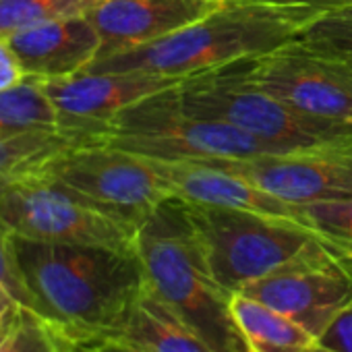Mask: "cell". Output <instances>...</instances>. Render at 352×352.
Listing matches in <instances>:
<instances>
[{
    "label": "cell",
    "mask_w": 352,
    "mask_h": 352,
    "mask_svg": "<svg viewBox=\"0 0 352 352\" xmlns=\"http://www.w3.org/2000/svg\"><path fill=\"white\" fill-rule=\"evenodd\" d=\"M13 239L21 276L46 317L71 344L114 338L145 290L135 251Z\"/></svg>",
    "instance_id": "6da1fadb"
},
{
    "label": "cell",
    "mask_w": 352,
    "mask_h": 352,
    "mask_svg": "<svg viewBox=\"0 0 352 352\" xmlns=\"http://www.w3.org/2000/svg\"><path fill=\"white\" fill-rule=\"evenodd\" d=\"M319 9L274 0H222L199 21L145 46L91 63L87 71H141L187 79L239 60L263 56L300 34Z\"/></svg>",
    "instance_id": "7a4b0ae2"
},
{
    "label": "cell",
    "mask_w": 352,
    "mask_h": 352,
    "mask_svg": "<svg viewBox=\"0 0 352 352\" xmlns=\"http://www.w3.org/2000/svg\"><path fill=\"white\" fill-rule=\"evenodd\" d=\"M145 286L216 352H249L232 315V296L212 274L185 201L168 197L135 232Z\"/></svg>",
    "instance_id": "3957f363"
},
{
    "label": "cell",
    "mask_w": 352,
    "mask_h": 352,
    "mask_svg": "<svg viewBox=\"0 0 352 352\" xmlns=\"http://www.w3.org/2000/svg\"><path fill=\"white\" fill-rule=\"evenodd\" d=\"M251 60H239L176 83L174 89L183 108L228 122L272 151H294L352 139V124L313 118L278 100L255 79Z\"/></svg>",
    "instance_id": "277c9868"
},
{
    "label": "cell",
    "mask_w": 352,
    "mask_h": 352,
    "mask_svg": "<svg viewBox=\"0 0 352 352\" xmlns=\"http://www.w3.org/2000/svg\"><path fill=\"white\" fill-rule=\"evenodd\" d=\"M185 208L212 274L230 294L329 247L311 228L290 218L187 201Z\"/></svg>",
    "instance_id": "5b68a950"
},
{
    "label": "cell",
    "mask_w": 352,
    "mask_h": 352,
    "mask_svg": "<svg viewBox=\"0 0 352 352\" xmlns=\"http://www.w3.org/2000/svg\"><path fill=\"white\" fill-rule=\"evenodd\" d=\"M174 87L120 110L108 122L102 143L155 162L249 160L276 153L228 122L189 112Z\"/></svg>",
    "instance_id": "8992f818"
},
{
    "label": "cell",
    "mask_w": 352,
    "mask_h": 352,
    "mask_svg": "<svg viewBox=\"0 0 352 352\" xmlns=\"http://www.w3.org/2000/svg\"><path fill=\"white\" fill-rule=\"evenodd\" d=\"M106 216L137 230L172 193L147 157L108 143H75L38 170Z\"/></svg>",
    "instance_id": "52a82bcc"
},
{
    "label": "cell",
    "mask_w": 352,
    "mask_h": 352,
    "mask_svg": "<svg viewBox=\"0 0 352 352\" xmlns=\"http://www.w3.org/2000/svg\"><path fill=\"white\" fill-rule=\"evenodd\" d=\"M0 222L32 241L135 251L137 230L38 172L0 185Z\"/></svg>",
    "instance_id": "ba28073f"
},
{
    "label": "cell",
    "mask_w": 352,
    "mask_h": 352,
    "mask_svg": "<svg viewBox=\"0 0 352 352\" xmlns=\"http://www.w3.org/2000/svg\"><path fill=\"white\" fill-rule=\"evenodd\" d=\"M255 79L292 110L352 124V69L292 40L251 60Z\"/></svg>",
    "instance_id": "9c48e42d"
},
{
    "label": "cell",
    "mask_w": 352,
    "mask_h": 352,
    "mask_svg": "<svg viewBox=\"0 0 352 352\" xmlns=\"http://www.w3.org/2000/svg\"><path fill=\"white\" fill-rule=\"evenodd\" d=\"M241 294L276 309L319 338L352 300V265L325 247L251 282Z\"/></svg>",
    "instance_id": "30bf717a"
},
{
    "label": "cell",
    "mask_w": 352,
    "mask_h": 352,
    "mask_svg": "<svg viewBox=\"0 0 352 352\" xmlns=\"http://www.w3.org/2000/svg\"><path fill=\"white\" fill-rule=\"evenodd\" d=\"M220 162L292 206L352 199V139Z\"/></svg>",
    "instance_id": "8fae6325"
},
{
    "label": "cell",
    "mask_w": 352,
    "mask_h": 352,
    "mask_svg": "<svg viewBox=\"0 0 352 352\" xmlns=\"http://www.w3.org/2000/svg\"><path fill=\"white\" fill-rule=\"evenodd\" d=\"M179 81L141 71H81L71 77L40 79V85L71 133L87 143H102L108 122L120 110Z\"/></svg>",
    "instance_id": "7c38bea8"
},
{
    "label": "cell",
    "mask_w": 352,
    "mask_h": 352,
    "mask_svg": "<svg viewBox=\"0 0 352 352\" xmlns=\"http://www.w3.org/2000/svg\"><path fill=\"white\" fill-rule=\"evenodd\" d=\"M220 5L222 0H102L87 13L102 42L98 58L162 40Z\"/></svg>",
    "instance_id": "4fadbf2b"
},
{
    "label": "cell",
    "mask_w": 352,
    "mask_h": 352,
    "mask_svg": "<svg viewBox=\"0 0 352 352\" xmlns=\"http://www.w3.org/2000/svg\"><path fill=\"white\" fill-rule=\"evenodd\" d=\"M149 162L162 176L172 197H179L187 204L259 212L267 216L290 218L305 224L300 206H292L274 197L272 193L257 187L253 181L224 166L220 160Z\"/></svg>",
    "instance_id": "5bb4252c"
},
{
    "label": "cell",
    "mask_w": 352,
    "mask_h": 352,
    "mask_svg": "<svg viewBox=\"0 0 352 352\" xmlns=\"http://www.w3.org/2000/svg\"><path fill=\"white\" fill-rule=\"evenodd\" d=\"M28 77L58 79L87 71L100 54V36L87 15L48 21L5 40Z\"/></svg>",
    "instance_id": "9a60e30c"
},
{
    "label": "cell",
    "mask_w": 352,
    "mask_h": 352,
    "mask_svg": "<svg viewBox=\"0 0 352 352\" xmlns=\"http://www.w3.org/2000/svg\"><path fill=\"white\" fill-rule=\"evenodd\" d=\"M114 338L139 352H216L147 286Z\"/></svg>",
    "instance_id": "2e32d148"
},
{
    "label": "cell",
    "mask_w": 352,
    "mask_h": 352,
    "mask_svg": "<svg viewBox=\"0 0 352 352\" xmlns=\"http://www.w3.org/2000/svg\"><path fill=\"white\" fill-rule=\"evenodd\" d=\"M232 315L249 352H309L317 338L276 309L236 292Z\"/></svg>",
    "instance_id": "e0dca14e"
},
{
    "label": "cell",
    "mask_w": 352,
    "mask_h": 352,
    "mask_svg": "<svg viewBox=\"0 0 352 352\" xmlns=\"http://www.w3.org/2000/svg\"><path fill=\"white\" fill-rule=\"evenodd\" d=\"M25 133H71L36 77L0 91V135Z\"/></svg>",
    "instance_id": "ac0fdd59"
},
{
    "label": "cell",
    "mask_w": 352,
    "mask_h": 352,
    "mask_svg": "<svg viewBox=\"0 0 352 352\" xmlns=\"http://www.w3.org/2000/svg\"><path fill=\"white\" fill-rule=\"evenodd\" d=\"M75 143L85 141L71 133L0 135V185L38 170L48 157Z\"/></svg>",
    "instance_id": "d6986e66"
},
{
    "label": "cell",
    "mask_w": 352,
    "mask_h": 352,
    "mask_svg": "<svg viewBox=\"0 0 352 352\" xmlns=\"http://www.w3.org/2000/svg\"><path fill=\"white\" fill-rule=\"evenodd\" d=\"M102 0H0V40H7L17 32L87 15Z\"/></svg>",
    "instance_id": "ffe728a7"
},
{
    "label": "cell",
    "mask_w": 352,
    "mask_h": 352,
    "mask_svg": "<svg viewBox=\"0 0 352 352\" xmlns=\"http://www.w3.org/2000/svg\"><path fill=\"white\" fill-rule=\"evenodd\" d=\"M296 40L352 69V3L315 13Z\"/></svg>",
    "instance_id": "44dd1931"
},
{
    "label": "cell",
    "mask_w": 352,
    "mask_h": 352,
    "mask_svg": "<svg viewBox=\"0 0 352 352\" xmlns=\"http://www.w3.org/2000/svg\"><path fill=\"white\" fill-rule=\"evenodd\" d=\"M302 222L342 257L352 255V199L302 206Z\"/></svg>",
    "instance_id": "7402d4cb"
},
{
    "label": "cell",
    "mask_w": 352,
    "mask_h": 352,
    "mask_svg": "<svg viewBox=\"0 0 352 352\" xmlns=\"http://www.w3.org/2000/svg\"><path fill=\"white\" fill-rule=\"evenodd\" d=\"M69 340L40 315L21 309L9 352H69Z\"/></svg>",
    "instance_id": "603a6c76"
},
{
    "label": "cell",
    "mask_w": 352,
    "mask_h": 352,
    "mask_svg": "<svg viewBox=\"0 0 352 352\" xmlns=\"http://www.w3.org/2000/svg\"><path fill=\"white\" fill-rule=\"evenodd\" d=\"M0 288H5L21 309H28V311L40 315L42 319H46L38 305V298L34 296V292L30 290V286L25 284V280L21 276V270L17 265L15 251H13L11 232L7 230V226L3 222H0Z\"/></svg>",
    "instance_id": "cb8c5ba5"
},
{
    "label": "cell",
    "mask_w": 352,
    "mask_h": 352,
    "mask_svg": "<svg viewBox=\"0 0 352 352\" xmlns=\"http://www.w3.org/2000/svg\"><path fill=\"white\" fill-rule=\"evenodd\" d=\"M317 346L331 352H352V300L321 331Z\"/></svg>",
    "instance_id": "d4e9b609"
},
{
    "label": "cell",
    "mask_w": 352,
    "mask_h": 352,
    "mask_svg": "<svg viewBox=\"0 0 352 352\" xmlns=\"http://www.w3.org/2000/svg\"><path fill=\"white\" fill-rule=\"evenodd\" d=\"M28 75L23 73L21 65L17 63L15 54L11 52L9 44L0 40V91L21 83Z\"/></svg>",
    "instance_id": "484cf974"
},
{
    "label": "cell",
    "mask_w": 352,
    "mask_h": 352,
    "mask_svg": "<svg viewBox=\"0 0 352 352\" xmlns=\"http://www.w3.org/2000/svg\"><path fill=\"white\" fill-rule=\"evenodd\" d=\"M69 352H139V350L116 338H98L79 344H69Z\"/></svg>",
    "instance_id": "4316f807"
},
{
    "label": "cell",
    "mask_w": 352,
    "mask_h": 352,
    "mask_svg": "<svg viewBox=\"0 0 352 352\" xmlns=\"http://www.w3.org/2000/svg\"><path fill=\"white\" fill-rule=\"evenodd\" d=\"M19 311H21V307H15L11 313H7L3 319H0V352H9V344H11L13 329L19 319Z\"/></svg>",
    "instance_id": "83f0119b"
},
{
    "label": "cell",
    "mask_w": 352,
    "mask_h": 352,
    "mask_svg": "<svg viewBox=\"0 0 352 352\" xmlns=\"http://www.w3.org/2000/svg\"><path fill=\"white\" fill-rule=\"evenodd\" d=\"M274 3H284V5H302V7H313V9L325 11V9H333V7L350 5L352 0H274Z\"/></svg>",
    "instance_id": "f1b7e54d"
},
{
    "label": "cell",
    "mask_w": 352,
    "mask_h": 352,
    "mask_svg": "<svg viewBox=\"0 0 352 352\" xmlns=\"http://www.w3.org/2000/svg\"><path fill=\"white\" fill-rule=\"evenodd\" d=\"M15 307H19V305L15 302V298H13L5 288H0V319H3L7 313H11Z\"/></svg>",
    "instance_id": "f546056e"
},
{
    "label": "cell",
    "mask_w": 352,
    "mask_h": 352,
    "mask_svg": "<svg viewBox=\"0 0 352 352\" xmlns=\"http://www.w3.org/2000/svg\"><path fill=\"white\" fill-rule=\"evenodd\" d=\"M309 352H331V350H325V348H321V346H317V344H315Z\"/></svg>",
    "instance_id": "4dcf8cb0"
},
{
    "label": "cell",
    "mask_w": 352,
    "mask_h": 352,
    "mask_svg": "<svg viewBox=\"0 0 352 352\" xmlns=\"http://www.w3.org/2000/svg\"><path fill=\"white\" fill-rule=\"evenodd\" d=\"M344 259H346V261H348V263L352 265V255H348V257H344Z\"/></svg>",
    "instance_id": "1f68e13d"
}]
</instances>
